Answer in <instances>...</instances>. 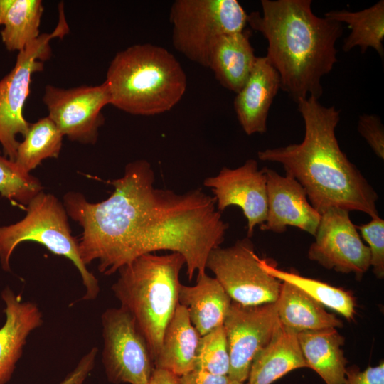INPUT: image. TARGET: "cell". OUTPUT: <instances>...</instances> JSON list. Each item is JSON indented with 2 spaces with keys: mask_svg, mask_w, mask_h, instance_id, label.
Instances as JSON below:
<instances>
[{
  "mask_svg": "<svg viewBox=\"0 0 384 384\" xmlns=\"http://www.w3.org/2000/svg\"><path fill=\"white\" fill-rule=\"evenodd\" d=\"M200 338L186 309L178 304L165 329L159 352L153 361L154 368L178 377L194 370Z\"/></svg>",
  "mask_w": 384,
  "mask_h": 384,
  "instance_id": "ffe728a7",
  "label": "cell"
},
{
  "mask_svg": "<svg viewBox=\"0 0 384 384\" xmlns=\"http://www.w3.org/2000/svg\"><path fill=\"white\" fill-rule=\"evenodd\" d=\"M258 260L252 242L246 237L232 246L213 250L206 268L233 302L242 305L275 302L282 282L267 273Z\"/></svg>",
  "mask_w": 384,
  "mask_h": 384,
  "instance_id": "30bf717a",
  "label": "cell"
},
{
  "mask_svg": "<svg viewBox=\"0 0 384 384\" xmlns=\"http://www.w3.org/2000/svg\"><path fill=\"white\" fill-rule=\"evenodd\" d=\"M26 210L20 221L0 227V262L3 270L10 271V257L18 244L34 241L53 254L72 261L86 289L82 299H95L100 293L98 280L80 257L78 240L71 234L63 204L53 195L41 191L30 201Z\"/></svg>",
  "mask_w": 384,
  "mask_h": 384,
  "instance_id": "8992f818",
  "label": "cell"
},
{
  "mask_svg": "<svg viewBox=\"0 0 384 384\" xmlns=\"http://www.w3.org/2000/svg\"><path fill=\"white\" fill-rule=\"evenodd\" d=\"M325 17L339 23H345L351 30L343 41V50L350 51L359 46L364 53L370 47L383 59L384 48V1L359 11L334 10L325 14Z\"/></svg>",
  "mask_w": 384,
  "mask_h": 384,
  "instance_id": "cb8c5ba5",
  "label": "cell"
},
{
  "mask_svg": "<svg viewBox=\"0 0 384 384\" xmlns=\"http://www.w3.org/2000/svg\"><path fill=\"white\" fill-rule=\"evenodd\" d=\"M262 14H247L252 29L267 41L265 56L277 71L281 88L296 102L322 93L321 78L337 61L341 23L316 16L311 0H262Z\"/></svg>",
  "mask_w": 384,
  "mask_h": 384,
  "instance_id": "3957f363",
  "label": "cell"
},
{
  "mask_svg": "<svg viewBox=\"0 0 384 384\" xmlns=\"http://www.w3.org/2000/svg\"><path fill=\"white\" fill-rule=\"evenodd\" d=\"M280 88L277 71L265 56L257 57L249 78L233 102L238 120L246 134L267 131L269 110Z\"/></svg>",
  "mask_w": 384,
  "mask_h": 384,
  "instance_id": "2e32d148",
  "label": "cell"
},
{
  "mask_svg": "<svg viewBox=\"0 0 384 384\" xmlns=\"http://www.w3.org/2000/svg\"><path fill=\"white\" fill-rule=\"evenodd\" d=\"M365 224L356 225L362 238L368 243L370 266L378 279L384 277V220L380 217L371 218Z\"/></svg>",
  "mask_w": 384,
  "mask_h": 384,
  "instance_id": "f546056e",
  "label": "cell"
},
{
  "mask_svg": "<svg viewBox=\"0 0 384 384\" xmlns=\"http://www.w3.org/2000/svg\"><path fill=\"white\" fill-rule=\"evenodd\" d=\"M6 321L0 328V384L7 383L21 357L29 334L43 324L42 314L32 302H23L9 287L1 293Z\"/></svg>",
  "mask_w": 384,
  "mask_h": 384,
  "instance_id": "e0dca14e",
  "label": "cell"
},
{
  "mask_svg": "<svg viewBox=\"0 0 384 384\" xmlns=\"http://www.w3.org/2000/svg\"><path fill=\"white\" fill-rule=\"evenodd\" d=\"M258 260L261 267L270 275L294 285L321 306L332 309L346 319L353 318L356 302L351 292L294 272L279 270L267 259L259 257Z\"/></svg>",
  "mask_w": 384,
  "mask_h": 384,
  "instance_id": "d4e9b609",
  "label": "cell"
},
{
  "mask_svg": "<svg viewBox=\"0 0 384 384\" xmlns=\"http://www.w3.org/2000/svg\"><path fill=\"white\" fill-rule=\"evenodd\" d=\"M346 375L345 384H384V363L368 366L363 371L356 366H351L346 369Z\"/></svg>",
  "mask_w": 384,
  "mask_h": 384,
  "instance_id": "1f68e13d",
  "label": "cell"
},
{
  "mask_svg": "<svg viewBox=\"0 0 384 384\" xmlns=\"http://www.w3.org/2000/svg\"><path fill=\"white\" fill-rule=\"evenodd\" d=\"M43 102L48 117L63 136L71 141L93 144L105 122L102 110L110 104V97L105 82L96 86L68 89L48 85Z\"/></svg>",
  "mask_w": 384,
  "mask_h": 384,
  "instance_id": "8fae6325",
  "label": "cell"
},
{
  "mask_svg": "<svg viewBox=\"0 0 384 384\" xmlns=\"http://www.w3.org/2000/svg\"><path fill=\"white\" fill-rule=\"evenodd\" d=\"M227 375H217L194 369L178 378L179 384H228Z\"/></svg>",
  "mask_w": 384,
  "mask_h": 384,
  "instance_id": "836d02e7",
  "label": "cell"
},
{
  "mask_svg": "<svg viewBox=\"0 0 384 384\" xmlns=\"http://www.w3.org/2000/svg\"><path fill=\"white\" fill-rule=\"evenodd\" d=\"M63 137L48 116L30 123L23 142L18 144L14 161L23 171L30 173L43 160L59 156Z\"/></svg>",
  "mask_w": 384,
  "mask_h": 384,
  "instance_id": "484cf974",
  "label": "cell"
},
{
  "mask_svg": "<svg viewBox=\"0 0 384 384\" xmlns=\"http://www.w3.org/2000/svg\"><path fill=\"white\" fill-rule=\"evenodd\" d=\"M43 12L40 0H13L5 16L1 32L6 49L22 51L39 36Z\"/></svg>",
  "mask_w": 384,
  "mask_h": 384,
  "instance_id": "4316f807",
  "label": "cell"
},
{
  "mask_svg": "<svg viewBox=\"0 0 384 384\" xmlns=\"http://www.w3.org/2000/svg\"><path fill=\"white\" fill-rule=\"evenodd\" d=\"M154 181L150 163L139 159L110 181L114 191L102 201L65 195L68 215L82 228L78 250L85 265L97 260L99 272L111 275L141 255L169 250L184 257L188 280L206 273L210 252L228 228L215 198L201 188L181 194L158 188Z\"/></svg>",
  "mask_w": 384,
  "mask_h": 384,
  "instance_id": "6da1fadb",
  "label": "cell"
},
{
  "mask_svg": "<svg viewBox=\"0 0 384 384\" xmlns=\"http://www.w3.org/2000/svg\"><path fill=\"white\" fill-rule=\"evenodd\" d=\"M228 384H247V383H240V382L233 381V380H230V382H229Z\"/></svg>",
  "mask_w": 384,
  "mask_h": 384,
  "instance_id": "8d00e7d4",
  "label": "cell"
},
{
  "mask_svg": "<svg viewBox=\"0 0 384 384\" xmlns=\"http://www.w3.org/2000/svg\"><path fill=\"white\" fill-rule=\"evenodd\" d=\"M63 3L59 4L58 23L53 32L43 33L24 50L18 52L13 69L0 80V144L5 156L15 161L19 142L16 136L24 137L30 123L23 109L30 92L32 76L43 70V63L50 58V41L62 38L69 32Z\"/></svg>",
  "mask_w": 384,
  "mask_h": 384,
  "instance_id": "ba28073f",
  "label": "cell"
},
{
  "mask_svg": "<svg viewBox=\"0 0 384 384\" xmlns=\"http://www.w3.org/2000/svg\"><path fill=\"white\" fill-rule=\"evenodd\" d=\"M299 344L308 366L326 384H345L346 359L343 337L336 328L297 332Z\"/></svg>",
  "mask_w": 384,
  "mask_h": 384,
  "instance_id": "7402d4cb",
  "label": "cell"
},
{
  "mask_svg": "<svg viewBox=\"0 0 384 384\" xmlns=\"http://www.w3.org/2000/svg\"><path fill=\"white\" fill-rule=\"evenodd\" d=\"M169 16L175 49L205 68L216 39L247 24V14L237 0H176Z\"/></svg>",
  "mask_w": 384,
  "mask_h": 384,
  "instance_id": "52a82bcc",
  "label": "cell"
},
{
  "mask_svg": "<svg viewBox=\"0 0 384 384\" xmlns=\"http://www.w3.org/2000/svg\"><path fill=\"white\" fill-rule=\"evenodd\" d=\"M308 250L309 260L338 272L353 273L361 279L370 267V254L349 215V211L331 207L321 213Z\"/></svg>",
  "mask_w": 384,
  "mask_h": 384,
  "instance_id": "7c38bea8",
  "label": "cell"
},
{
  "mask_svg": "<svg viewBox=\"0 0 384 384\" xmlns=\"http://www.w3.org/2000/svg\"><path fill=\"white\" fill-rule=\"evenodd\" d=\"M306 367L297 332L280 324L268 343L254 358L247 384H271L293 370Z\"/></svg>",
  "mask_w": 384,
  "mask_h": 384,
  "instance_id": "44dd1931",
  "label": "cell"
},
{
  "mask_svg": "<svg viewBox=\"0 0 384 384\" xmlns=\"http://www.w3.org/2000/svg\"><path fill=\"white\" fill-rule=\"evenodd\" d=\"M305 126L303 141L257 153L261 161L279 163L286 174L304 188L311 206L321 214L331 207L380 217L378 195L341 149L336 137L340 110L325 107L309 96L299 100Z\"/></svg>",
  "mask_w": 384,
  "mask_h": 384,
  "instance_id": "7a4b0ae2",
  "label": "cell"
},
{
  "mask_svg": "<svg viewBox=\"0 0 384 384\" xmlns=\"http://www.w3.org/2000/svg\"><path fill=\"white\" fill-rule=\"evenodd\" d=\"M250 36L247 29L223 35L210 50L208 68L222 86L235 93L244 86L257 59Z\"/></svg>",
  "mask_w": 384,
  "mask_h": 384,
  "instance_id": "ac0fdd59",
  "label": "cell"
},
{
  "mask_svg": "<svg viewBox=\"0 0 384 384\" xmlns=\"http://www.w3.org/2000/svg\"><path fill=\"white\" fill-rule=\"evenodd\" d=\"M280 324L296 332L342 326V321L294 285L282 282L275 302Z\"/></svg>",
  "mask_w": 384,
  "mask_h": 384,
  "instance_id": "603a6c76",
  "label": "cell"
},
{
  "mask_svg": "<svg viewBox=\"0 0 384 384\" xmlns=\"http://www.w3.org/2000/svg\"><path fill=\"white\" fill-rule=\"evenodd\" d=\"M203 185L211 188L220 213L230 206L241 208L247 221V238L265 222L267 180L264 169L260 170L255 159L235 169L223 167L218 175L206 178Z\"/></svg>",
  "mask_w": 384,
  "mask_h": 384,
  "instance_id": "5bb4252c",
  "label": "cell"
},
{
  "mask_svg": "<svg viewBox=\"0 0 384 384\" xmlns=\"http://www.w3.org/2000/svg\"><path fill=\"white\" fill-rule=\"evenodd\" d=\"M13 0H0V26L3 24L6 12Z\"/></svg>",
  "mask_w": 384,
  "mask_h": 384,
  "instance_id": "d590c367",
  "label": "cell"
},
{
  "mask_svg": "<svg viewBox=\"0 0 384 384\" xmlns=\"http://www.w3.org/2000/svg\"><path fill=\"white\" fill-rule=\"evenodd\" d=\"M102 361L109 382L149 384L154 369L147 343L124 308H109L101 316Z\"/></svg>",
  "mask_w": 384,
  "mask_h": 384,
  "instance_id": "9c48e42d",
  "label": "cell"
},
{
  "mask_svg": "<svg viewBox=\"0 0 384 384\" xmlns=\"http://www.w3.org/2000/svg\"><path fill=\"white\" fill-rule=\"evenodd\" d=\"M42 190L38 178L0 152V193L3 197L28 206Z\"/></svg>",
  "mask_w": 384,
  "mask_h": 384,
  "instance_id": "83f0119b",
  "label": "cell"
},
{
  "mask_svg": "<svg viewBox=\"0 0 384 384\" xmlns=\"http://www.w3.org/2000/svg\"><path fill=\"white\" fill-rule=\"evenodd\" d=\"M195 369L213 375L228 376L230 355L223 325L201 336Z\"/></svg>",
  "mask_w": 384,
  "mask_h": 384,
  "instance_id": "f1b7e54d",
  "label": "cell"
},
{
  "mask_svg": "<svg viewBox=\"0 0 384 384\" xmlns=\"http://www.w3.org/2000/svg\"><path fill=\"white\" fill-rule=\"evenodd\" d=\"M184 265V257L177 252L145 254L120 268L112 286L120 306L132 316L143 334L153 361L178 304L179 275Z\"/></svg>",
  "mask_w": 384,
  "mask_h": 384,
  "instance_id": "5b68a950",
  "label": "cell"
},
{
  "mask_svg": "<svg viewBox=\"0 0 384 384\" xmlns=\"http://www.w3.org/2000/svg\"><path fill=\"white\" fill-rule=\"evenodd\" d=\"M232 299L215 277L204 273L193 286L181 284L178 304L184 306L201 336L223 325Z\"/></svg>",
  "mask_w": 384,
  "mask_h": 384,
  "instance_id": "d6986e66",
  "label": "cell"
},
{
  "mask_svg": "<svg viewBox=\"0 0 384 384\" xmlns=\"http://www.w3.org/2000/svg\"><path fill=\"white\" fill-rule=\"evenodd\" d=\"M267 180V211L260 228L282 233L288 226L315 235L321 214L311 206L302 186L291 175L263 168Z\"/></svg>",
  "mask_w": 384,
  "mask_h": 384,
  "instance_id": "9a60e30c",
  "label": "cell"
},
{
  "mask_svg": "<svg viewBox=\"0 0 384 384\" xmlns=\"http://www.w3.org/2000/svg\"><path fill=\"white\" fill-rule=\"evenodd\" d=\"M279 325L275 302L242 305L232 301L223 323L230 355V380H247L254 358Z\"/></svg>",
  "mask_w": 384,
  "mask_h": 384,
  "instance_id": "4fadbf2b",
  "label": "cell"
},
{
  "mask_svg": "<svg viewBox=\"0 0 384 384\" xmlns=\"http://www.w3.org/2000/svg\"><path fill=\"white\" fill-rule=\"evenodd\" d=\"M105 82L110 105L140 116L170 111L187 87L186 73L175 56L151 43L135 44L117 53Z\"/></svg>",
  "mask_w": 384,
  "mask_h": 384,
  "instance_id": "277c9868",
  "label": "cell"
},
{
  "mask_svg": "<svg viewBox=\"0 0 384 384\" xmlns=\"http://www.w3.org/2000/svg\"><path fill=\"white\" fill-rule=\"evenodd\" d=\"M178 378V376L168 370L154 368L149 384H179Z\"/></svg>",
  "mask_w": 384,
  "mask_h": 384,
  "instance_id": "e575fe53",
  "label": "cell"
},
{
  "mask_svg": "<svg viewBox=\"0 0 384 384\" xmlns=\"http://www.w3.org/2000/svg\"><path fill=\"white\" fill-rule=\"evenodd\" d=\"M358 131L365 139L375 154L384 159V129L380 119L375 114L359 116Z\"/></svg>",
  "mask_w": 384,
  "mask_h": 384,
  "instance_id": "4dcf8cb0",
  "label": "cell"
},
{
  "mask_svg": "<svg viewBox=\"0 0 384 384\" xmlns=\"http://www.w3.org/2000/svg\"><path fill=\"white\" fill-rule=\"evenodd\" d=\"M98 349L92 347L84 355L75 368L60 384H85V380L94 369Z\"/></svg>",
  "mask_w": 384,
  "mask_h": 384,
  "instance_id": "d6a6232c",
  "label": "cell"
}]
</instances>
